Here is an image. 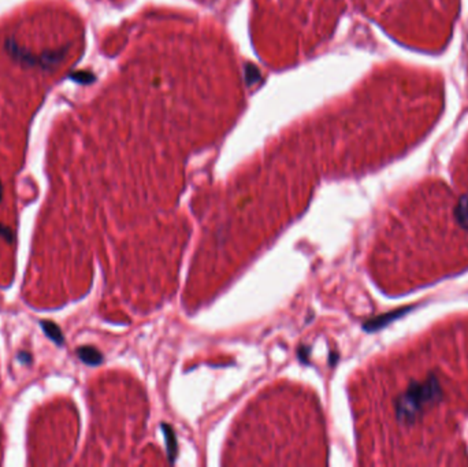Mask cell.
Returning a JSON list of instances; mask_svg holds the SVG:
<instances>
[{"label": "cell", "mask_w": 468, "mask_h": 467, "mask_svg": "<svg viewBox=\"0 0 468 467\" xmlns=\"http://www.w3.org/2000/svg\"><path fill=\"white\" fill-rule=\"evenodd\" d=\"M1 195H3V189H1V184H0V202H1ZM0 236L7 241V243H14L15 241V234L12 233V230L10 228L4 226L3 223L0 222Z\"/></svg>", "instance_id": "5b68a950"}, {"label": "cell", "mask_w": 468, "mask_h": 467, "mask_svg": "<svg viewBox=\"0 0 468 467\" xmlns=\"http://www.w3.org/2000/svg\"><path fill=\"white\" fill-rule=\"evenodd\" d=\"M77 356L88 366H99L103 362V354L92 345H82L77 350Z\"/></svg>", "instance_id": "7a4b0ae2"}, {"label": "cell", "mask_w": 468, "mask_h": 467, "mask_svg": "<svg viewBox=\"0 0 468 467\" xmlns=\"http://www.w3.org/2000/svg\"><path fill=\"white\" fill-rule=\"evenodd\" d=\"M464 328L438 330L410 350L404 381L392 399V417L405 437L411 463L447 454L444 441L455 436L456 415L468 411V358L459 369H448Z\"/></svg>", "instance_id": "6da1fadb"}, {"label": "cell", "mask_w": 468, "mask_h": 467, "mask_svg": "<svg viewBox=\"0 0 468 467\" xmlns=\"http://www.w3.org/2000/svg\"><path fill=\"white\" fill-rule=\"evenodd\" d=\"M18 358H19V361H21L22 363H25V365H29V363L32 362V355H30L29 352H25V351H22L21 354L18 355Z\"/></svg>", "instance_id": "8992f818"}, {"label": "cell", "mask_w": 468, "mask_h": 467, "mask_svg": "<svg viewBox=\"0 0 468 467\" xmlns=\"http://www.w3.org/2000/svg\"><path fill=\"white\" fill-rule=\"evenodd\" d=\"M40 326H41V329L43 332L47 335V337L49 340H52L53 343L56 345H63L64 343V337L63 333H62V330L59 328L58 325L55 324V322H51V321H41L40 322Z\"/></svg>", "instance_id": "3957f363"}, {"label": "cell", "mask_w": 468, "mask_h": 467, "mask_svg": "<svg viewBox=\"0 0 468 467\" xmlns=\"http://www.w3.org/2000/svg\"><path fill=\"white\" fill-rule=\"evenodd\" d=\"M162 430H163V433H165L166 447H167V455H169V458H170L171 462H174L177 451H178V448H177L176 433H174V430H173V428H171L170 425H167V424H162Z\"/></svg>", "instance_id": "277c9868"}]
</instances>
